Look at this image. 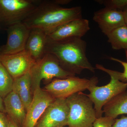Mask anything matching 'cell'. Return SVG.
Masks as SVG:
<instances>
[{
  "instance_id": "obj_1",
  "label": "cell",
  "mask_w": 127,
  "mask_h": 127,
  "mask_svg": "<svg viewBox=\"0 0 127 127\" xmlns=\"http://www.w3.org/2000/svg\"><path fill=\"white\" fill-rule=\"evenodd\" d=\"M82 18L80 6L64 8L53 0H42L22 23L30 29L37 28L48 35L69 21Z\"/></svg>"
},
{
  "instance_id": "obj_2",
  "label": "cell",
  "mask_w": 127,
  "mask_h": 127,
  "mask_svg": "<svg viewBox=\"0 0 127 127\" xmlns=\"http://www.w3.org/2000/svg\"><path fill=\"white\" fill-rule=\"evenodd\" d=\"M86 42L82 38L71 37L48 42L46 52L54 55L63 68L74 75L84 70L94 73L95 68L86 56Z\"/></svg>"
},
{
  "instance_id": "obj_3",
  "label": "cell",
  "mask_w": 127,
  "mask_h": 127,
  "mask_svg": "<svg viewBox=\"0 0 127 127\" xmlns=\"http://www.w3.org/2000/svg\"><path fill=\"white\" fill-rule=\"evenodd\" d=\"M96 68L107 73L111 77L110 82L103 86H96L98 81L94 83L89 87L90 92L86 94L93 102L96 118L102 117L104 105L114 97L126 91L127 83H125L122 73L104 67L102 65H96Z\"/></svg>"
},
{
  "instance_id": "obj_4",
  "label": "cell",
  "mask_w": 127,
  "mask_h": 127,
  "mask_svg": "<svg viewBox=\"0 0 127 127\" xmlns=\"http://www.w3.org/2000/svg\"><path fill=\"white\" fill-rule=\"evenodd\" d=\"M66 100L69 109L68 127H93L96 114L93 102L86 94L80 92Z\"/></svg>"
},
{
  "instance_id": "obj_5",
  "label": "cell",
  "mask_w": 127,
  "mask_h": 127,
  "mask_svg": "<svg viewBox=\"0 0 127 127\" xmlns=\"http://www.w3.org/2000/svg\"><path fill=\"white\" fill-rule=\"evenodd\" d=\"M41 0H0V28L22 23Z\"/></svg>"
},
{
  "instance_id": "obj_6",
  "label": "cell",
  "mask_w": 127,
  "mask_h": 127,
  "mask_svg": "<svg viewBox=\"0 0 127 127\" xmlns=\"http://www.w3.org/2000/svg\"><path fill=\"white\" fill-rule=\"evenodd\" d=\"M31 76L32 88L40 86L42 80H50L55 78L63 79L75 75L67 71L63 68L59 61L54 55L46 53L36 62L30 71Z\"/></svg>"
},
{
  "instance_id": "obj_7",
  "label": "cell",
  "mask_w": 127,
  "mask_h": 127,
  "mask_svg": "<svg viewBox=\"0 0 127 127\" xmlns=\"http://www.w3.org/2000/svg\"><path fill=\"white\" fill-rule=\"evenodd\" d=\"M98 81L97 78L95 77L89 79L75 76L55 78L45 87L44 90L55 99L66 98L74 94L88 90L91 84Z\"/></svg>"
},
{
  "instance_id": "obj_8",
  "label": "cell",
  "mask_w": 127,
  "mask_h": 127,
  "mask_svg": "<svg viewBox=\"0 0 127 127\" xmlns=\"http://www.w3.org/2000/svg\"><path fill=\"white\" fill-rule=\"evenodd\" d=\"M55 99L40 86L35 88L32 100L27 111L23 127H35L39 119Z\"/></svg>"
},
{
  "instance_id": "obj_9",
  "label": "cell",
  "mask_w": 127,
  "mask_h": 127,
  "mask_svg": "<svg viewBox=\"0 0 127 127\" xmlns=\"http://www.w3.org/2000/svg\"><path fill=\"white\" fill-rule=\"evenodd\" d=\"M5 30L7 42L0 47V55H11L24 51L31 29L20 23L10 26Z\"/></svg>"
},
{
  "instance_id": "obj_10",
  "label": "cell",
  "mask_w": 127,
  "mask_h": 127,
  "mask_svg": "<svg viewBox=\"0 0 127 127\" xmlns=\"http://www.w3.org/2000/svg\"><path fill=\"white\" fill-rule=\"evenodd\" d=\"M68 111L66 98H56L46 109L37 127H64L67 125Z\"/></svg>"
},
{
  "instance_id": "obj_11",
  "label": "cell",
  "mask_w": 127,
  "mask_h": 127,
  "mask_svg": "<svg viewBox=\"0 0 127 127\" xmlns=\"http://www.w3.org/2000/svg\"><path fill=\"white\" fill-rule=\"evenodd\" d=\"M0 62L14 79L30 72L36 63L25 50L15 54L0 55Z\"/></svg>"
},
{
  "instance_id": "obj_12",
  "label": "cell",
  "mask_w": 127,
  "mask_h": 127,
  "mask_svg": "<svg viewBox=\"0 0 127 127\" xmlns=\"http://www.w3.org/2000/svg\"><path fill=\"white\" fill-rule=\"evenodd\" d=\"M90 29L88 20L82 18L72 20L60 26L47 35L48 42L71 37L82 38Z\"/></svg>"
},
{
  "instance_id": "obj_13",
  "label": "cell",
  "mask_w": 127,
  "mask_h": 127,
  "mask_svg": "<svg viewBox=\"0 0 127 127\" xmlns=\"http://www.w3.org/2000/svg\"><path fill=\"white\" fill-rule=\"evenodd\" d=\"M93 20L106 35L116 28L126 25L122 11L106 7L95 12Z\"/></svg>"
},
{
  "instance_id": "obj_14",
  "label": "cell",
  "mask_w": 127,
  "mask_h": 127,
  "mask_svg": "<svg viewBox=\"0 0 127 127\" xmlns=\"http://www.w3.org/2000/svg\"><path fill=\"white\" fill-rule=\"evenodd\" d=\"M47 34L37 28L31 29L25 50L37 62L46 54Z\"/></svg>"
},
{
  "instance_id": "obj_15",
  "label": "cell",
  "mask_w": 127,
  "mask_h": 127,
  "mask_svg": "<svg viewBox=\"0 0 127 127\" xmlns=\"http://www.w3.org/2000/svg\"><path fill=\"white\" fill-rule=\"evenodd\" d=\"M5 111L16 124H23L27 112L23 102L17 93L13 91L6 96L4 100Z\"/></svg>"
},
{
  "instance_id": "obj_16",
  "label": "cell",
  "mask_w": 127,
  "mask_h": 127,
  "mask_svg": "<svg viewBox=\"0 0 127 127\" xmlns=\"http://www.w3.org/2000/svg\"><path fill=\"white\" fill-rule=\"evenodd\" d=\"M12 90L16 92L20 97L27 112L33 96L32 95V78L30 71L14 79Z\"/></svg>"
},
{
  "instance_id": "obj_17",
  "label": "cell",
  "mask_w": 127,
  "mask_h": 127,
  "mask_svg": "<svg viewBox=\"0 0 127 127\" xmlns=\"http://www.w3.org/2000/svg\"><path fill=\"white\" fill-rule=\"evenodd\" d=\"M105 116L116 119L120 115L127 114V91L116 96L103 108Z\"/></svg>"
},
{
  "instance_id": "obj_18",
  "label": "cell",
  "mask_w": 127,
  "mask_h": 127,
  "mask_svg": "<svg viewBox=\"0 0 127 127\" xmlns=\"http://www.w3.org/2000/svg\"><path fill=\"white\" fill-rule=\"evenodd\" d=\"M108 41L114 50H127V27L126 25L118 28L106 35Z\"/></svg>"
},
{
  "instance_id": "obj_19",
  "label": "cell",
  "mask_w": 127,
  "mask_h": 127,
  "mask_svg": "<svg viewBox=\"0 0 127 127\" xmlns=\"http://www.w3.org/2000/svg\"><path fill=\"white\" fill-rule=\"evenodd\" d=\"M14 79L0 62V96L5 98L13 89Z\"/></svg>"
},
{
  "instance_id": "obj_20",
  "label": "cell",
  "mask_w": 127,
  "mask_h": 127,
  "mask_svg": "<svg viewBox=\"0 0 127 127\" xmlns=\"http://www.w3.org/2000/svg\"><path fill=\"white\" fill-rule=\"evenodd\" d=\"M96 1L104 5L107 8L121 11L127 6V0H105Z\"/></svg>"
},
{
  "instance_id": "obj_21",
  "label": "cell",
  "mask_w": 127,
  "mask_h": 127,
  "mask_svg": "<svg viewBox=\"0 0 127 127\" xmlns=\"http://www.w3.org/2000/svg\"><path fill=\"white\" fill-rule=\"evenodd\" d=\"M116 119L109 117H101L96 118L93 127H112Z\"/></svg>"
},
{
  "instance_id": "obj_22",
  "label": "cell",
  "mask_w": 127,
  "mask_h": 127,
  "mask_svg": "<svg viewBox=\"0 0 127 127\" xmlns=\"http://www.w3.org/2000/svg\"><path fill=\"white\" fill-rule=\"evenodd\" d=\"M112 127H127V117L123 116L120 119H116Z\"/></svg>"
},
{
  "instance_id": "obj_23",
  "label": "cell",
  "mask_w": 127,
  "mask_h": 127,
  "mask_svg": "<svg viewBox=\"0 0 127 127\" xmlns=\"http://www.w3.org/2000/svg\"><path fill=\"white\" fill-rule=\"evenodd\" d=\"M110 59L112 61H115L121 64V65L123 66L124 68V71L122 73V76L123 78L125 80V82H127V62H124L119 60V59L113 57L110 58Z\"/></svg>"
},
{
  "instance_id": "obj_24",
  "label": "cell",
  "mask_w": 127,
  "mask_h": 127,
  "mask_svg": "<svg viewBox=\"0 0 127 127\" xmlns=\"http://www.w3.org/2000/svg\"><path fill=\"white\" fill-rule=\"evenodd\" d=\"M8 119L4 114L0 112V127H8Z\"/></svg>"
},
{
  "instance_id": "obj_25",
  "label": "cell",
  "mask_w": 127,
  "mask_h": 127,
  "mask_svg": "<svg viewBox=\"0 0 127 127\" xmlns=\"http://www.w3.org/2000/svg\"><path fill=\"white\" fill-rule=\"evenodd\" d=\"M53 1L55 4L59 5H61L67 4L71 1V0H55Z\"/></svg>"
},
{
  "instance_id": "obj_26",
  "label": "cell",
  "mask_w": 127,
  "mask_h": 127,
  "mask_svg": "<svg viewBox=\"0 0 127 127\" xmlns=\"http://www.w3.org/2000/svg\"><path fill=\"white\" fill-rule=\"evenodd\" d=\"M0 112H5V109L4 104V101L2 99V97L0 96Z\"/></svg>"
},
{
  "instance_id": "obj_27",
  "label": "cell",
  "mask_w": 127,
  "mask_h": 127,
  "mask_svg": "<svg viewBox=\"0 0 127 127\" xmlns=\"http://www.w3.org/2000/svg\"><path fill=\"white\" fill-rule=\"evenodd\" d=\"M8 127H18L14 121L12 120L11 119H8Z\"/></svg>"
},
{
  "instance_id": "obj_28",
  "label": "cell",
  "mask_w": 127,
  "mask_h": 127,
  "mask_svg": "<svg viewBox=\"0 0 127 127\" xmlns=\"http://www.w3.org/2000/svg\"><path fill=\"white\" fill-rule=\"evenodd\" d=\"M125 20V25L127 27V6L125 7L122 11Z\"/></svg>"
},
{
  "instance_id": "obj_29",
  "label": "cell",
  "mask_w": 127,
  "mask_h": 127,
  "mask_svg": "<svg viewBox=\"0 0 127 127\" xmlns=\"http://www.w3.org/2000/svg\"></svg>"
}]
</instances>
